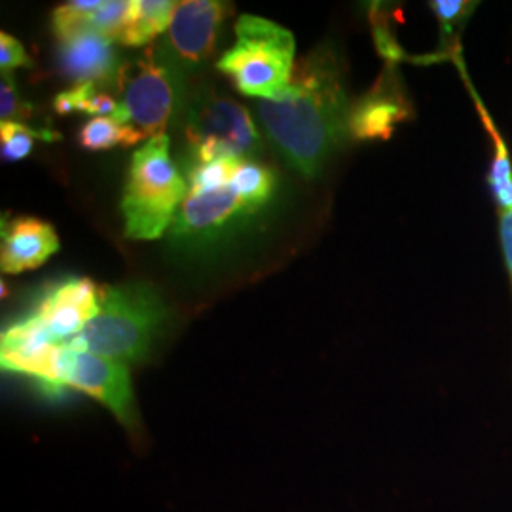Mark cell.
<instances>
[{"label": "cell", "mask_w": 512, "mask_h": 512, "mask_svg": "<svg viewBox=\"0 0 512 512\" xmlns=\"http://www.w3.org/2000/svg\"><path fill=\"white\" fill-rule=\"evenodd\" d=\"M177 2L171 0H133L131 19L120 44L145 46L169 29Z\"/></svg>", "instance_id": "obj_14"}, {"label": "cell", "mask_w": 512, "mask_h": 512, "mask_svg": "<svg viewBox=\"0 0 512 512\" xmlns=\"http://www.w3.org/2000/svg\"><path fill=\"white\" fill-rule=\"evenodd\" d=\"M232 14V6L219 0H184L177 2L167 29L164 50L186 69H196L219 50L222 27Z\"/></svg>", "instance_id": "obj_9"}, {"label": "cell", "mask_w": 512, "mask_h": 512, "mask_svg": "<svg viewBox=\"0 0 512 512\" xmlns=\"http://www.w3.org/2000/svg\"><path fill=\"white\" fill-rule=\"evenodd\" d=\"M236 37L217 69L230 76L245 97L262 101L279 97L287 90L296 65L293 33L270 19L245 14L236 23Z\"/></svg>", "instance_id": "obj_5"}, {"label": "cell", "mask_w": 512, "mask_h": 512, "mask_svg": "<svg viewBox=\"0 0 512 512\" xmlns=\"http://www.w3.org/2000/svg\"><path fill=\"white\" fill-rule=\"evenodd\" d=\"M183 71L162 44L122 65L116 82L122 95V124L135 126L147 139L165 135L183 110Z\"/></svg>", "instance_id": "obj_6"}, {"label": "cell", "mask_w": 512, "mask_h": 512, "mask_svg": "<svg viewBox=\"0 0 512 512\" xmlns=\"http://www.w3.org/2000/svg\"><path fill=\"white\" fill-rule=\"evenodd\" d=\"M99 93L95 84H76L71 90L61 92L54 99V109L57 114L67 116L73 112H86L90 109L93 97Z\"/></svg>", "instance_id": "obj_22"}, {"label": "cell", "mask_w": 512, "mask_h": 512, "mask_svg": "<svg viewBox=\"0 0 512 512\" xmlns=\"http://www.w3.org/2000/svg\"><path fill=\"white\" fill-rule=\"evenodd\" d=\"M499 234H501L503 256H505V264H507L512 283V211H499Z\"/></svg>", "instance_id": "obj_24"}, {"label": "cell", "mask_w": 512, "mask_h": 512, "mask_svg": "<svg viewBox=\"0 0 512 512\" xmlns=\"http://www.w3.org/2000/svg\"><path fill=\"white\" fill-rule=\"evenodd\" d=\"M410 114L412 110L399 80L391 71H385L374 88L349 110V135L359 141H385Z\"/></svg>", "instance_id": "obj_12"}, {"label": "cell", "mask_w": 512, "mask_h": 512, "mask_svg": "<svg viewBox=\"0 0 512 512\" xmlns=\"http://www.w3.org/2000/svg\"><path fill=\"white\" fill-rule=\"evenodd\" d=\"M101 294L92 279H67L44 294L29 317L54 344H69L99 315Z\"/></svg>", "instance_id": "obj_10"}, {"label": "cell", "mask_w": 512, "mask_h": 512, "mask_svg": "<svg viewBox=\"0 0 512 512\" xmlns=\"http://www.w3.org/2000/svg\"><path fill=\"white\" fill-rule=\"evenodd\" d=\"M57 395L76 389L105 404L128 431L139 425L128 365L65 344L59 355Z\"/></svg>", "instance_id": "obj_8"}, {"label": "cell", "mask_w": 512, "mask_h": 512, "mask_svg": "<svg viewBox=\"0 0 512 512\" xmlns=\"http://www.w3.org/2000/svg\"><path fill=\"white\" fill-rule=\"evenodd\" d=\"M145 139L147 137L135 126L120 124L110 116L92 118L78 133V145L90 152L114 147H133Z\"/></svg>", "instance_id": "obj_15"}, {"label": "cell", "mask_w": 512, "mask_h": 512, "mask_svg": "<svg viewBox=\"0 0 512 512\" xmlns=\"http://www.w3.org/2000/svg\"><path fill=\"white\" fill-rule=\"evenodd\" d=\"M184 116L190 164L249 158L260 148V135L249 110L230 97L202 90L194 95Z\"/></svg>", "instance_id": "obj_7"}, {"label": "cell", "mask_w": 512, "mask_h": 512, "mask_svg": "<svg viewBox=\"0 0 512 512\" xmlns=\"http://www.w3.org/2000/svg\"><path fill=\"white\" fill-rule=\"evenodd\" d=\"M57 251L59 239L52 224L31 217L2 222L0 268L4 274L35 270Z\"/></svg>", "instance_id": "obj_13"}, {"label": "cell", "mask_w": 512, "mask_h": 512, "mask_svg": "<svg viewBox=\"0 0 512 512\" xmlns=\"http://www.w3.org/2000/svg\"><path fill=\"white\" fill-rule=\"evenodd\" d=\"M349 110L342 55L330 42L298 59L287 90L258 105L272 143L306 179L317 177L346 143Z\"/></svg>", "instance_id": "obj_1"}, {"label": "cell", "mask_w": 512, "mask_h": 512, "mask_svg": "<svg viewBox=\"0 0 512 512\" xmlns=\"http://www.w3.org/2000/svg\"><path fill=\"white\" fill-rule=\"evenodd\" d=\"M57 67L76 84H95L97 88H116L122 71L120 55L109 38L84 29L59 42Z\"/></svg>", "instance_id": "obj_11"}, {"label": "cell", "mask_w": 512, "mask_h": 512, "mask_svg": "<svg viewBox=\"0 0 512 512\" xmlns=\"http://www.w3.org/2000/svg\"><path fill=\"white\" fill-rule=\"evenodd\" d=\"M35 139L59 141L61 135L50 129H35L21 122H2L0 124V154L4 162L25 160L33 148Z\"/></svg>", "instance_id": "obj_17"}, {"label": "cell", "mask_w": 512, "mask_h": 512, "mask_svg": "<svg viewBox=\"0 0 512 512\" xmlns=\"http://www.w3.org/2000/svg\"><path fill=\"white\" fill-rule=\"evenodd\" d=\"M131 8L133 0H107L90 16L86 29H92L95 33L109 38L110 42L120 44L128 29Z\"/></svg>", "instance_id": "obj_18"}, {"label": "cell", "mask_w": 512, "mask_h": 512, "mask_svg": "<svg viewBox=\"0 0 512 512\" xmlns=\"http://www.w3.org/2000/svg\"><path fill=\"white\" fill-rule=\"evenodd\" d=\"M186 184L171 238L205 243L262 211L274 196L277 177L268 165L251 158H219L188 164Z\"/></svg>", "instance_id": "obj_2"}, {"label": "cell", "mask_w": 512, "mask_h": 512, "mask_svg": "<svg viewBox=\"0 0 512 512\" xmlns=\"http://www.w3.org/2000/svg\"><path fill=\"white\" fill-rule=\"evenodd\" d=\"M29 65H31V59H29V55L25 52V48H23V44L19 42L18 38L2 33L0 35V69H2V74L6 76L8 73H12L14 69L29 67Z\"/></svg>", "instance_id": "obj_23"}, {"label": "cell", "mask_w": 512, "mask_h": 512, "mask_svg": "<svg viewBox=\"0 0 512 512\" xmlns=\"http://www.w3.org/2000/svg\"><path fill=\"white\" fill-rule=\"evenodd\" d=\"M473 6H475V2H463V0H435V2H431V8L439 19L442 40L454 37L456 29L465 25L469 14L473 12Z\"/></svg>", "instance_id": "obj_20"}, {"label": "cell", "mask_w": 512, "mask_h": 512, "mask_svg": "<svg viewBox=\"0 0 512 512\" xmlns=\"http://www.w3.org/2000/svg\"><path fill=\"white\" fill-rule=\"evenodd\" d=\"M188 184L169 156V137H154L135 150L122 198L126 238L158 239L173 224Z\"/></svg>", "instance_id": "obj_4"}, {"label": "cell", "mask_w": 512, "mask_h": 512, "mask_svg": "<svg viewBox=\"0 0 512 512\" xmlns=\"http://www.w3.org/2000/svg\"><path fill=\"white\" fill-rule=\"evenodd\" d=\"M31 116V105L21 101L12 76H2L0 84V118L2 122H21Z\"/></svg>", "instance_id": "obj_21"}, {"label": "cell", "mask_w": 512, "mask_h": 512, "mask_svg": "<svg viewBox=\"0 0 512 512\" xmlns=\"http://www.w3.org/2000/svg\"><path fill=\"white\" fill-rule=\"evenodd\" d=\"M167 310L147 283L109 287L101 294V311L69 346L118 363L148 359L164 329Z\"/></svg>", "instance_id": "obj_3"}, {"label": "cell", "mask_w": 512, "mask_h": 512, "mask_svg": "<svg viewBox=\"0 0 512 512\" xmlns=\"http://www.w3.org/2000/svg\"><path fill=\"white\" fill-rule=\"evenodd\" d=\"M476 105L478 112L486 124V128L490 131L492 139H494L495 156L490 165V173H488V183L492 188L495 202L499 205V211H512V162L509 156V150L505 141L501 139L499 131L494 126V122L488 116V110L484 109V105L478 101L476 97Z\"/></svg>", "instance_id": "obj_16"}, {"label": "cell", "mask_w": 512, "mask_h": 512, "mask_svg": "<svg viewBox=\"0 0 512 512\" xmlns=\"http://www.w3.org/2000/svg\"><path fill=\"white\" fill-rule=\"evenodd\" d=\"M101 4L103 0H73L59 6L52 16V29L57 42L84 31L88 27V19Z\"/></svg>", "instance_id": "obj_19"}]
</instances>
